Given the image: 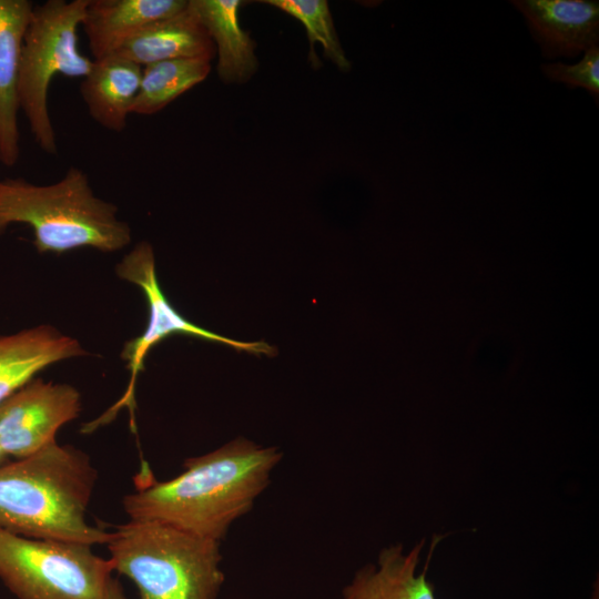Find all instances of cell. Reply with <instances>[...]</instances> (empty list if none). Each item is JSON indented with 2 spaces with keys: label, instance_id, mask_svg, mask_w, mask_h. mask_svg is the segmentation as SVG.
Segmentation results:
<instances>
[{
  "label": "cell",
  "instance_id": "1",
  "mask_svg": "<svg viewBox=\"0 0 599 599\" xmlns=\"http://www.w3.org/2000/svg\"><path fill=\"white\" fill-rule=\"evenodd\" d=\"M281 459L276 447L238 437L187 458L172 479L145 480L124 497L123 508L130 519L158 520L221 541L252 509Z\"/></svg>",
  "mask_w": 599,
  "mask_h": 599
},
{
  "label": "cell",
  "instance_id": "2",
  "mask_svg": "<svg viewBox=\"0 0 599 599\" xmlns=\"http://www.w3.org/2000/svg\"><path fill=\"white\" fill-rule=\"evenodd\" d=\"M97 481L89 456L50 443L0 466V530L34 539L101 545L111 532L85 516Z\"/></svg>",
  "mask_w": 599,
  "mask_h": 599
},
{
  "label": "cell",
  "instance_id": "3",
  "mask_svg": "<svg viewBox=\"0 0 599 599\" xmlns=\"http://www.w3.org/2000/svg\"><path fill=\"white\" fill-rule=\"evenodd\" d=\"M16 223L32 229L41 254L80 247L110 253L131 242V229L118 217V207L97 196L87 173L75 166L48 185L22 177L0 181V234Z\"/></svg>",
  "mask_w": 599,
  "mask_h": 599
},
{
  "label": "cell",
  "instance_id": "4",
  "mask_svg": "<svg viewBox=\"0 0 599 599\" xmlns=\"http://www.w3.org/2000/svg\"><path fill=\"white\" fill-rule=\"evenodd\" d=\"M106 546L113 571L140 599H216L225 579L220 541L166 522L130 519Z\"/></svg>",
  "mask_w": 599,
  "mask_h": 599
},
{
  "label": "cell",
  "instance_id": "5",
  "mask_svg": "<svg viewBox=\"0 0 599 599\" xmlns=\"http://www.w3.org/2000/svg\"><path fill=\"white\" fill-rule=\"evenodd\" d=\"M90 0H48L33 6L20 52L19 100L38 146L58 153L48 108V93L57 74L84 78L93 60L79 50L78 29Z\"/></svg>",
  "mask_w": 599,
  "mask_h": 599
},
{
  "label": "cell",
  "instance_id": "6",
  "mask_svg": "<svg viewBox=\"0 0 599 599\" xmlns=\"http://www.w3.org/2000/svg\"><path fill=\"white\" fill-rule=\"evenodd\" d=\"M91 548L0 530V580L18 599H105L113 568Z\"/></svg>",
  "mask_w": 599,
  "mask_h": 599
},
{
  "label": "cell",
  "instance_id": "7",
  "mask_svg": "<svg viewBox=\"0 0 599 599\" xmlns=\"http://www.w3.org/2000/svg\"><path fill=\"white\" fill-rule=\"evenodd\" d=\"M116 274L120 278L139 286L149 305V321L144 332L126 342L121 353V358L131 373L130 389L133 388L135 378L143 368L149 351L171 335H189L256 355H274V348L264 342L245 343L221 336L187 321L180 314L160 287L154 252L150 243L136 244L119 262Z\"/></svg>",
  "mask_w": 599,
  "mask_h": 599
},
{
  "label": "cell",
  "instance_id": "8",
  "mask_svg": "<svg viewBox=\"0 0 599 599\" xmlns=\"http://www.w3.org/2000/svg\"><path fill=\"white\" fill-rule=\"evenodd\" d=\"M80 410L75 387L33 378L0 404V448L9 458L28 457L54 441Z\"/></svg>",
  "mask_w": 599,
  "mask_h": 599
},
{
  "label": "cell",
  "instance_id": "9",
  "mask_svg": "<svg viewBox=\"0 0 599 599\" xmlns=\"http://www.w3.org/2000/svg\"><path fill=\"white\" fill-rule=\"evenodd\" d=\"M534 39L547 59L576 58L598 48L599 4L588 0H519Z\"/></svg>",
  "mask_w": 599,
  "mask_h": 599
},
{
  "label": "cell",
  "instance_id": "10",
  "mask_svg": "<svg viewBox=\"0 0 599 599\" xmlns=\"http://www.w3.org/2000/svg\"><path fill=\"white\" fill-rule=\"evenodd\" d=\"M33 6L29 0H0V162L8 167L20 156V52Z\"/></svg>",
  "mask_w": 599,
  "mask_h": 599
},
{
  "label": "cell",
  "instance_id": "11",
  "mask_svg": "<svg viewBox=\"0 0 599 599\" xmlns=\"http://www.w3.org/2000/svg\"><path fill=\"white\" fill-rule=\"evenodd\" d=\"M83 355L75 338L50 325L0 335V404L45 367Z\"/></svg>",
  "mask_w": 599,
  "mask_h": 599
},
{
  "label": "cell",
  "instance_id": "12",
  "mask_svg": "<svg viewBox=\"0 0 599 599\" xmlns=\"http://www.w3.org/2000/svg\"><path fill=\"white\" fill-rule=\"evenodd\" d=\"M186 0H90L82 27L93 60L113 54L148 26L183 11Z\"/></svg>",
  "mask_w": 599,
  "mask_h": 599
},
{
  "label": "cell",
  "instance_id": "13",
  "mask_svg": "<svg viewBox=\"0 0 599 599\" xmlns=\"http://www.w3.org/2000/svg\"><path fill=\"white\" fill-rule=\"evenodd\" d=\"M215 53L212 39L187 2L183 11L148 26L113 54L143 68L176 59L212 61Z\"/></svg>",
  "mask_w": 599,
  "mask_h": 599
},
{
  "label": "cell",
  "instance_id": "14",
  "mask_svg": "<svg viewBox=\"0 0 599 599\" xmlns=\"http://www.w3.org/2000/svg\"><path fill=\"white\" fill-rule=\"evenodd\" d=\"M425 541L404 554L402 545L384 548L376 565H367L354 575L342 592L343 599H435L426 578L427 567L417 573Z\"/></svg>",
  "mask_w": 599,
  "mask_h": 599
},
{
  "label": "cell",
  "instance_id": "15",
  "mask_svg": "<svg viewBox=\"0 0 599 599\" xmlns=\"http://www.w3.org/2000/svg\"><path fill=\"white\" fill-rule=\"evenodd\" d=\"M142 69L116 54L93 60L81 82L80 94L89 114L101 126L114 132L125 129L140 89Z\"/></svg>",
  "mask_w": 599,
  "mask_h": 599
},
{
  "label": "cell",
  "instance_id": "16",
  "mask_svg": "<svg viewBox=\"0 0 599 599\" xmlns=\"http://www.w3.org/2000/svg\"><path fill=\"white\" fill-rule=\"evenodd\" d=\"M190 7L212 39L217 52L216 71L226 84L247 82L257 71L256 43L243 30L241 0H190Z\"/></svg>",
  "mask_w": 599,
  "mask_h": 599
},
{
  "label": "cell",
  "instance_id": "17",
  "mask_svg": "<svg viewBox=\"0 0 599 599\" xmlns=\"http://www.w3.org/2000/svg\"><path fill=\"white\" fill-rule=\"evenodd\" d=\"M211 71V61L176 59L143 67L140 89L131 113L152 115L201 83Z\"/></svg>",
  "mask_w": 599,
  "mask_h": 599
},
{
  "label": "cell",
  "instance_id": "18",
  "mask_svg": "<svg viewBox=\"0 0 599 599\" xmlns=\"http://www.w3.org/2000/svg\"><path fill=\"white\" fill-rule=\"evenodd\" d=\"M262 2L273 6L302 22L308 35L311 51L314 50V43L318 42L323 47L324 55L339 70L348 71L351 69V62L341 45L327 1L265 0Z\"/></svg>",
  "mask_w": 599,
  "mask_h": 599
},
{
  "label": "cell",
  "instance_id": "19",
  "mask_svg": "<svg viewBox=\"0 0 599 599\" xmlns=\"http://www.w3.org/2000/svg\"><path fill=\"white\" fill-rule=\"evenodd\" d=\"M542 72L554 81L562 82L570 88H583L598 101L599 97V49L587 51L576 64L562 62L541 65Z\"/></svg>",
  "mask_w": 599,
  "mask_h": 599
},
{
  "label": "cell",
  "instance_id": "20",
  "mask_svg": "<svg viewBox=\"0 0 599 599\" xmlns=\"http://www.w3.org/2000/svg\"><path fill=\"white\" fill-rule=\"evenodd\" d=\"M105 599H126L121 583L114 578L109 581Z\"/></svg>",
  "mask_w": 599,
  "mask_h": 599
},
{
  "label": "cell",
  "instance_id": "21",
  "mask_svg": "<svg viewBox=\"0 0 599 599\" xmlns=\"http://www.w3.org/2000/svg\"><path fill=\"white\" fill-rule=\"evenodd\" d=\"M10 458L0 448V466L9 461Z\"/></svg>",
  "mask_w": 599,
  "mask_h": 599
},
{
  "label": "cell",
  "instance_id": "22",
  "mask_svg": "<svg viewBox=\"0 0 599 599\" xmlns=\"http://www.w3.org/2000/svg\"><path fill=\"white\" fill-rule=\"evenodd\" d=\"M592 599H595L593 596H592ZM596 599H598V597Z\"/></svg>",
  "mask_w": 599,
  "mask_h": 599
}]
</instances>
